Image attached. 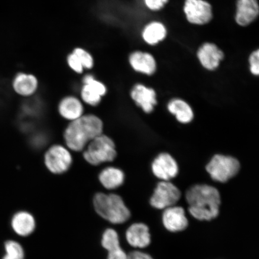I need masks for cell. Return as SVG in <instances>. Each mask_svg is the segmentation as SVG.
<instances>
[{"mask_svg":"<svg viewBox=\"0 0 259 259\" xmlns=\"http://www.w3.org/2000/svg\"><path fill=\"white\" fill-rule=\"evenodd\" d=\"M184 12L191 23L202 25L212 18L211 6L203 0H186Z\"/></svg>","mask_w":259,"mask_h":259,"instance_id":"9","label":"cell"},{"mask_svg":"<svg viewBox=\"0 0 259 259\" xmlns=\"http://www.w3.org/2000/svg\"><path fill=\"white\" fill-rule=\"evenodd\" d=\"M166 35V28L159 22H153L148 25L143 32L144 39L151 45L157 44L163 40Z\"/></svg>","mask_w":259,"mask_h":259,"instance_id":"22","label":"cell"},{"mask_svg":"<svg viewBox=\"0 0 259 259\" xmlns=\"http://www.w3.org/2000/svg\"><path fill=\"white\" fill-rule=\"evenodd\" d=\"M99 180L106 189L114 190L122 185L125 176L119 168L109 166L100 171Z\"/></svg>","mask_w":259,"mask_h":259,"instance_id":"20","label":"cell"},{"mask_svg":"<svg viewBox=\"0 0 259 259\" xmlns=\"http://www.w3.org/2000/svg\"><path fill=\"white\" fill-rule=\"evenodd\" d=\"M154 176L164 181H169L178 174L177 161L169 154L162 153L155 158L152 164Z\"/></svg>","mask_w":259,"mask_h":259,"instance_id":"10","label":"cell"},{"mask_svg":"<svg viewBox=\"0 0 259 259\" xmlns=\"http://www.w3.org/2000/svg\"><path fill=\"white\" fill-rule=\"evenodd\" d=\"M131 97L136 104L140 106L146 113L153 111L154 106L157 105L155 91L141 84H138L133 88Z\"/></svg>","mask_w":259,"mask_h":259,"instance_id":"12","label":"cell"},{"mask_svg":"<svg viewBox=\"0 0 259 259\" xmlns=\"http://www.w3.org/2000/svg\"><path fill=\"white\" fill-rule=\"evenodd\" d=\"M258 12L257 0H238L236 21L239 25L247 26L257 17Z\"/></svg>","mask_w":259,"mask_h":259,"instance_id":"16","label":"cell"},{"mask_svg":"<svg viewBox=\"0 0 259 259\" xmlns=\"http://www.w3.org/2000/svg\"><path fill=\"white\" fill-rule=\"evenodd\" d=\"M93 205L96 212L112 224H122L131 218V212L117 194L97 193Z\"/></svg>","mask_w":259,"mask_h":259,"instance_id":"3","label":"cell"},{"mask_svg":"<svg viewBox=\"0 0 259 259\" xmlns=\"http://www.w3.org/2000/svg\"><path fill=\"white\" fill-rule=\"evenodd\" d=\"M206 169L212 180L226 183L239 172L240 163L234 157L218 154L213 157Z\"/></svg>","mask_w":259,"mask_h":259,"instance_id":"5","label":"cell"},{"mask_svg":"<svg viewBox=\"0 0 259 259\" xmlns=\"http://www.w3.org/2000/svg\"><path fill=\"white\" fill-rule=\"evenodd\" d=\"M180 197L181 192L176 186L169 181H163L155 188L150 203L155 208L165 209L175 206Z\"/></svg>","mask_w":259,"mask_h":259,"instance_id":"7","label":"cell"},{"mask_svg":"<svg viewBox=\"0 0 259 259\" xmlns=\"http://www.w3.org/2000/svg\"><path fill=\"white\" fill-rule=\"evenodd\" d=\"M58 112L66 120L72 121L83 115V106L79 99L67 96L61 100L58 106Z\"/></svg>","mask_w":259,"mask_h":259,"instance_id":"15","label":"cell"},{"mask_svg":"<svg viewBox=\"0 0 259 259\" xmlns=\"http://www.w3.org/2000/svg\"><path fill=\"white\" fill-rule=\"evenodd\" d=\"M125 238L133 247L144 248L151 243V235L147 225L143 223H135L127 229Z\"/></svg>","mask_w":259,"mask_h":259,"instance_id":"13","label":"cell"},{"mask_svg":"<svg viewBox=\"0 0 259 259\" xmlns=\"http://www.w3.org/2000/svg\"><path fill=\"white\" fill-rule=\"evenodd\" d=\"M102 245L108 252L120 247L117 232L113 229L105 230L102 235Z\"/></svg>","mask_w":259,"mask_h":259,"instance_id":"23","label":"cell"},{"mask_svg":"<svg viewBox=\"0 0 259 259\" xmlns=\"http://www.w3.org/2000/svg\"><path fill=\"white\" fill-rule=\"evenodd\" d=\"M197 56L204 67L212 70L218 67L224 58V54L214 44L207 43L200 47Z\"/></svg>","mask_w":259,"mask_h":259,"instance_id":"14","label":"cell"},{"mask_svg":"<svg viewBox=\"0 0 259 259\" xmlns=\"http://www.w3.org/2000/svg\"><path fill=\"white\" fill-rule=\"evenodd\" d=\"M167 0H145L146 5L153 11H157L163 8Z\"/></svg>","mask_w":259,"mask_h":259,"instance_id":"29","label":"cell"},{"mask_svg":"<svg viewBox=\"0 0 259 259\" xmlns=\"http://www.w3.org/2000/svg\"><path fill=\"white\" fill-rule=\"evenodd\" d=\"M11 225L16 234L21 236L30 235L36 226L33 215L26 211L15 213L12 219Z\"/></svg>","mask_w":259,"mask_h":259,"instance_id":"19","label":"cell"},{"mask_svg":"<svg viewBox=\"0 0 259 259\" xmlns=\"http://www.w3.org/2000/svg\"><path fill=\"white\" fill-rule=\"evenodd\" d=\"M83 85L80 91L81 98L90 106H96L101 102L102 97L107 93L104 83L97 80L92 74H87L82 79Z\"/></svg>","mask_w":259,"mask_h":259,"instance_id":"8","label":"cell"},{"mask_svg":"<svg viewBox=\"0 0 259 259\" xmlns=\"http://www.w3.org/2000/svg\"><path fill=\"white\" fill-rule=\"evenodd\" d=\"M163 223L165 228L171 232L183 231L188 226L185 210L182 207L173 206L164 209Z\"/></svg>","mask_w":259,"mask_h":259,"instance_id":"11","label":"cell"},{"mask_svg":"<svg viewBox=\"0 0 259 259\" xmlns=\"http://www.w3.org/2000/svg\"><path fill=\"white\" fill-rule=\"evenodd\" d=\"M83 151L84 160L93 166L112 161L117 154L114 142L103 134L91 141Z\"/></svg>","mask_w":259,"mask_h":259,"instance_id":"4","label":"cell"},{"mask_svg":"<svg viewBox=\"0 0 259 259\" xmlns=\"http://www.w3.org/2000/svg\"><path fill=\"white\" fill-rule=\"evenodd\" d=\"M186 197L194 218L209 221L218 216L221 198L215 187L206 184L194 186L187 190Z\"/></svg>","mask_w":259,"mask_h":259,"instance_id":"1","label":"cell"},{"mask_svg":"<svg viewBox=\"0 0 259 259\" xmlns=\"http://www.w3.org/2000/svg\"><path fill=\"white\" fill-rule=\"evenodd\" d=\"M67 61L68 66L71 69L77 73H82L83 72V67L78 57L73 52L67 56Z\"/></svg>","mask_w":259,"mask_h":259,"instance_id":"26","label":"cell"},{"mask_svg":"<svg viewBox=\"0 0 259 259\" xmlns=\"http://www.w3.org/2000/svg\"><path fill=\"white\" fill-rule=\"evenodd\" d=\"M128 259H154L151 255L145 252L135 251L128 254Z\"/></svg>","mask_w":259,"mask_h":259,"instance_id":"30","label":"cell"},{"mask_svg":"<svg viewBox=\"0 0 259 259\" xmlns=\"http://www.w3.org/2000/svg\"><path fill=\"white\" fill-rule=\"evenodd\" d=\"M6 254L2 259H24L25 252L19 243L15 241H8L5 243Z\"/></svg>","mask_w":259,"mask_h":259,"instance_id":"24","label":"cell"},{"mask_svg":"<svg viewBox=\"0 0 259 259\" xmlns=\"http://www.w3.org/2000/svg\"><path fill=\"white\" fill-rule=\"evenodd\" d=\"M38 82L33 74L19 73L13 80V88L19 95L28 97L33 95L38 89Z\"/></svg>","mask_w":259,"mask_h":259,"instance_id":"17","label":"cell"},{"mask_svg":"<svg viewBox=\"0 0 259 259\" xmlns=\"http://www.w3.org/2000/svg\"><path fill=\"white\" fill-rule=\"evenodd\" d=\"M251 72L254 75L259 74V51L257 50L251 55L250 57Z\"/></svg>","mask_w":259,"mask_h":259,"instance_id":"27","label":"cell"},{"mask_svg":"<svg viewBox=\"0 0 259 259\" xmlns=\"http://www.w3.org/2000/svg\"><path fill=\"white\" fill-rule=\"evenodd\" d=\"M129 62L133 69L137 72L151 75L156 70V63L151 55L137 51L129 57Z\"/></svg>","mask_w":259,"mask_h":259,"instance_id":"18","label":"cell"},{"mask_svg":"<svg viewBox=\"0 0 259 259\" xmlns=\"http://www.w3.org/2000/svg\"><path fill=\"white\" fill-rule=\"evenodd\" d=\"M168 110L176 116L177 120L184 124H187L193 120V112L192 108L187 103L181 99L171 100L167 105Z\"/></svg>","mask_w":259,"mask_h":259,"instance_id":"21","label":"cell"},{"mask_svg":"<svg viewBox=\"0 0 259 259\" xmlns=\"http://www.w3.org/2000/svg\"><path fill=\"white\" fill-rule=\"evenodd\" d=\"M44 163L51 173L63 174L72 166L73 157L69 149L61 145H54L45 153Z\"/></svg>","mask_w":259,"mask_h":259,"instance_id":"6","label":"cell"},{"mask_svg":"<svg viewBox=\"0 0 259 259\" xmlns=\"http://www.w3.org/2000/svg\"><path fill=\"white\" fill-rule=\"evenodd\" d=\"M108 259H128V255L119 247L108 252Z\"/></svg>","mask_w":259,"mask_h":259,"instance_id":"28","label":"cell"},{"mask_svg":"<svg viewBox=\"0 0 259 259\" xmlns=\"http://www.w3.org/2000/svg\"><path fill=\"white\" fill-rule=\"evenodd\" d=\"M101 119L93 114L83 115L70 121L64 132L66 147L74 152L82 151L91 141L103 134Z\"/></svg>","mask_w":259,"mask_h":259,"instance_id":"2","label":"cell"},{"mask_svg":"<svg viewBox=\"0 0 259 259\" xmlns=\"http://www.w3.org/2000/svg\"><path fill=\"white\" fill-rule=\"evenodd\" d=\"M73 53L78 57L84 69H92L94 66V59L89 52L82 48H76L73 51Z\"/></svg>","mask_w":259,"mask_h":259,"instance_id":"25","label":"cell"}]
</instances>
